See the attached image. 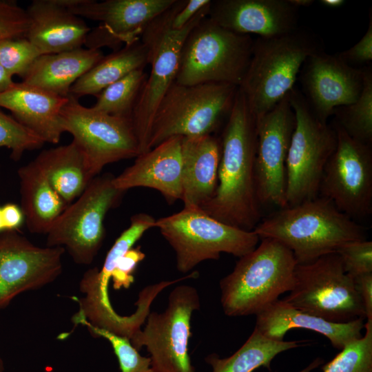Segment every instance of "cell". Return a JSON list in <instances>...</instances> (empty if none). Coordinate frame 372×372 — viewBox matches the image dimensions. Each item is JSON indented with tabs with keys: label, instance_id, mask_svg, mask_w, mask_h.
I'll return each instance as SVG.
<instances>
[{
	"label": "cell",
	"instance_id": "cell-23",
	"mask_svg": "<svg viewBox=\"0 0 372 372\" xmlns=\"http://www.w3.org/2000/svg\"><path fill=\"white\" fill-rule=\"evenodd\" d=\"M364 320L359 318L345 323L329 322L278 299L256 315L255 328L265 337L277 341H282L286 333L292 329L311 330L324 335L333 347L341 350L362 336Z\"/></svg>",
	"mask_w": 372,
	"mask_h": 372
},
{
	"label": "cell",
	"instance_id": "cell-12",
	"mask_svg": "<svg viewBox=\"0 0 372 372\" xmlns=\"http://www.w3.org/2000/svg\"><path fill=\"white\" fill-rule=\"evenodd\" d=\"M200 308L196 288L179 285L170 293L166 309L149 312L143 330L130 340L139 351L145 347L153 372H196L188 351L191 318Z\"/></svg>",
	"mask_w": 372,
	"mask_h": 372
},
{
	"label": "cell",
	"instance_id": "cell-24",
	"mask_svg": "<svg viewBox=\"0 0 372 372\" xmlns=\"http://www.w3.org/2000/svg\"><path fill=\"white\" fill-rule=\"evenodd\" d=\"M182 198L184 207H200L218 185L220 139L214 134L182 137Z\"/></svg>",
	"mask_w": 372,
	"mask_h": 372
},
{
	"label": "cell",
	"instance_id": "cell-6",
	"mask_svg": "<svg viewBox=\"0 0 372 372\" xmlns=\"http://www.w3.org/2000/svg\"><path fill=\"white\" fill-rule=\"evenodd\" d=\"M253 44L249 35L223 28L207 16L183 43L175 83H223L239 87L249 64Z\"/></svg>",
	"mask_w": 372,
	"mask_h": 372
},
{
	"label": "cell",
	"instance_id": "cell-49",
	"mask_svg": "<svg viewBox=\"0 0 372 372\" xmlns=\"http://www.w3.org/2000/svg\"><path fill=\"white\" fill-rule=\"evenodd\" d=\"M4 370H5L4 362L0 354V372H4Z\"/></svg>",
	"mask_w": 372,
	"mask_h": 372
},
{
	"label": "cell",
	"instance_id": "cell-30",
	"mask_svg": "<svg viewBox=\"0 0 372 372\" xmlns=\"http://www.w3.org/2000/svg\"><path fill=\"white\" fill-rule=\"evenodd\" d=\"M300 346L299 341L269 339L254 327L246 342L231 356L221 358L211 353L205 360L211 372H253L261 366L271 371V363L278 354Z\"/></svg>",
	"mask_w": 372,
	"mask_h": 372
},
{
	"label": "cell",
	"instance_id": "cell-40",
	"mask_svg": "<svg viewBox=\"0 0 372 372\" xmlns=\"http://www.w3.org/2000/svg\"><path fill=\"white\" fill-rule=\"evenodd\" d=\"M371 14V10H370L368 28L361 39L349 50L338 54L342 60L351 66L369 63L372 60Z\"/></svg>",
	"mask_w": 372,
	"mask_h": 372
},
{
	"label": "cell",
	"instance_id": "cell-43",
	"mask_svg": "<svg viewBox=\"0 0 372 372\" xmlns=\"http://www.w3.org/2000/svg\"><path fill=\"white\" fill-rule=\"evenodd\" d=\"M6 231H18L25 223L21 207L15 203H8L1 206Z\"/></svg>",
	"mask_w": 372,
	"mask_h": 372
},
{
	"label": "cell",
	"instance_id": "cell-42",
	"mask_svg": "<svg viewBox=\"0 0 372 372\" xmlns=\"http://www.w3.org/2000/svg\"><path fill=\"white\" fill-rule=\"evenodd\" d=\"M360 298L367 320H372V273L352 278Z\"/></svg>",
	"mask_w": 372,
	"mask_h": 372
},
{
	"label": "cell",
	"instance_id": "cell-10",
	"mask_svg": "<svg viewBox=\"0 0 372 372\" xmlns=\"http://www.w3.org/2000/svg\"><path fill=\"white\" fill-rule=\"evenodd\" d=\"M294 284L285 302L327 321L345 323L365 318L353 279L337 253L297 264Z\"/></svg>",
	"mask_w": 372,
	"mask_h": 372
},
{
	"label": "cell",
	"instance_id": "cell-11",
	"mask_svg": "<svg viewBox=\"0 0 372 372\" xmlns=\"http://www.w3.org/2000/svg\"><path fill=\"white\" fill-rule=\"evenodd\" d=\"M114 177L99 174L91 180L54 223L47 233V247H64L76 264L92 262L105 238V215L125 192L114 187Z\"/></svg>",
	"mask_w": 372,
	"mask_h": 372
},
{
	"label": "cell",
	"instance_id": "cell-44",
	"mask_svg": "<svg viewBox=\"0 0 372 372\" xmlns=\"http://www.w3.org/2000/svg\"><path fill=\"white\" fill-rule=\"evenodd\" d=\"M12 77L0 64V92L6 91L14 84Z\"/></svg>",
	"mask_w": 372,
	"mask_h": 372
},
{
	"label": "cell",
	"instance_id": "cell-39",
	"mask_svg": "<svg viewBox=\"0 0 372 372\" xmlns=\"http://www.w3.org/2000/svg\"><path fill=\"white\" fill-rule=\"evenodd\" d=\"M28 25L25 9L14 1L0 0V40L25 37Z\"/></svg>",
	"mask_w": 372,
	"mask_h": 372
},
{
	"label": "cell",
	"instance_id": "cell-32",
	"mask_svg": "<svg viewBox=\"0 0 372 372\" xmlns=\"http://www.w3.org/2000/svg\"><path fill=\"white\" fill-rule=\"evenodd\" d=\"M335 123L350 136L366 144L372 142V72L364 68V83L358 99L353 103L336 108Z\"/></svg>",
	"mask_w": 372,
	"mask_h": 372
},
{
	"label": "cell",
	"instance_id": "cell-45",
	"mask_svg": "<svg viewBox=\"0 0 372 372\" xmlns=\"http://www.w3.org/2000/svg\"><path fill=\"white\" fill-rule=\"evenodd\" d=\"M323 360L320 358H317L313 360L308 366L298 372H311L313 370L317 369L322 363Z\"/></svg>",
	"mask_w": 372,
	"mask_h": 372
},
{
	"label": "cell",
	"instance_id": "cell-27",
	"mask_svg": "<svg viewBox=\"0 0 372 372\" xmlns=\"http://www.w3.org/2000/svg\"><path fill=\"white\" fill-rule=\"evenodd\" d=\"M34 161L68 205L84 192L95 177L85 156L74 141L43 150Z\"/></svg>",
	"mask_w": 372,
	"mask_h": 372
},
{
	"label": "cell",
	"instance_id": "cell-36",
	"mask_svg": "<svg viewBox=\"0 0 372 372\" xmlns=\"http://www.w3.org/2000/svg\"><path fill=\"white\" fill-rule=\"evenodd\" d=\"M41 53L25 37L0 40V64L11 76L21 79Z\"/></svg>",
	"mask_w": 372,
	"mask_h": 372
},
{
	"label": "cell",
	"instance_id": "cell-4",
	"mask_svg": "<svg viewBox=\"0 0 372 372\" xmlns=\"http://www.w3.org/2000/svg\"><path fill=\"white\" fill-rule=\"evenodd\" d=\"M260 240L220 281L221 304L228 316H256L293 287L298 263L293 253L277 240Z\"/></svg>",
	"mask_w": 372,
	"mask_h": 372
},
{
	"label": "cell",
	"instance_id": "cell-19",
	"mask_svg": "<svg viewBox=\"0 0 372 372\" xmlns=\"http://www.w3.org/2000/svg\"><path fill=\"white\" fill-rule=\"evenodd\" d=\"M298 9L289 0H215L207 17L238 34L272 37L298 28Z\"/></svg>",
	"mask_w": 372,
	"mask_h": 372
},
{
	"label": "cell",
	"instance_id": "cell-46",
	"mask_svg": "<svg viewBox=\"0 0 372 372\" xmlns=\"http://www.w3.org/2000/svg\"><path fill=\"white\" fill-rule=\"evenodd\" d=\"M320 3L329 8H338L342 6L345 1L344 0H321Z\"/></svg>",
	"mask_w": 372,
	"mask_h": 372
},
{
	"label": "cell",
	"instance_id": "cell-15",
	"mask_svg": "<svg viewBox=\"0 0 372 372\" xmlns=\"http://www.w3.org/2000/svg\"><path fill=\"white\" fill-rule=\"evenodd\" d=\"M290 92L256 121L254 174L260 207H286V159L296 124Z\"/></svg>",
	"mask_w": 372,
	"mask_h": 372
},
{
	"label": "cell",
	"instance_id": "cell-41",
	"mask_svg": "<svg viewBox=\"0 0 372 372\" xmlns=\"http://www.w3.org/2000/svg\"><path fill=\"white\" fill-rule=\"evenodd\" d=\"M210 2V0H178L171 23L172 28L178 30L185 28Z\"/></svg>",
	"mask_w": 372,
	"mask_h": 372
},
{
	"label": "cell",
	"instance_id": "cell-38",
	"mask_svg": "<svg viewBox=\"0 0 372 372\" xmlns=\"http://www.w3.org/2000/svg\"><path fill=\"white\" fill-rule=\"evenodd\" d=\"M337 253L344 269L351 278L372 273V242L364 240L347 242Z\"/></svg>",
	"mask_w": 372,
	"mask_h": 372
},
{
	"label": "cell",
	"instance_id": "cell-18",
	"mask_svg": "<svg viewBox=\"0 0 372 372\" xmlns=\"http://www.w3.org/2000/svg\"><path fill=\"white\" fill-rule=\"evenodd\" d=\"M60 1L78 17L100 22L118 50L140 40L147 25L176 0Z\"/></svg>",
	"mask_w": 372,
	"mask_h": 372
},
{
	"label": "cell",
	"instance_id": "cell-13",
	"mask_svg": "<svg viewBox=\"0 0 372 372\" xmlns=\"http://www.w3.org/2000/svg\"><path fill=\"white\" fill-rule=\"evenodd\" d=\"M61 121L63 132L72 134L94 176L108 164L140 154L131 119L85 107L69 95L61 112Z\"/></svg>",
	"mask_w": 372,
	"mask_h": 372
},
{
	"label": "cell",
	"instance_id": "cell-28",
	"mask_svg": "<svg viewBox=\"0 0 372 372\" xmlns=\"http://www.w3.org/2000/svg\"><path fill=\"white\" fill-rule=\"evenodd\" d=\"M147 64V50L140 40L125 45L105 56L79 78L71 87L70 94L76 99L85 95L97 96L110 85L131 72L144 69Z\"/></svg>",
	"mask_w": 372,
	"mask_h": 372
},
{
	"label": "cell",
	"instance_id": "cell-7",
	"mask_svg": "<svg viewBox=\"0 0 372 372\" xmlns=\"http://www.w3.org/2000/svg\"><path fill=\"white\" fill-rule=\"evenodd\" d=\"M238 87L223 83H174L161 101L152 125L149 150L174 136L213 134L232 108Z\"/></svg>",
	"mask_w": 372,
	"mask_h": 372
},
{
	"label": "cell",
	"instance_id": "cell-47",
	"mask_svg": "<svg viewBox=\"0 0 372 372\" xmlns=\"http://www.w3.org/2000/svg\"><path fill=\"white\" fill-rule=\"evenodd\" d=\"M289 3L294 7H308L313 3V0H289Z\"/></svg>",
	"mask_w": 372,
	"mask_h": 372
},
{
	"label": "cell",
	"instance_id": "cell-26",
	"mask_svg": "<svg viewBox=\"0 0 372 372\" xmlns=\"http://www.w3.org/2000/svg\"><path fill=\"white\" fill-rule=\"evenodd\" d=\"M21 208L28 231L47 234L69 205L55 191L47 177L32 161L19 168Z\"/></svg>",
	"mask_w": 372,
	"mask_h": 372
},
{
	"label": "cell",
	"instance_id": "cell-35",
	"mask_svg": "<svg viewBox=\"0 0 372 372\" xmlns=\"http://www.w3.org/2000/svg\"><path fill=\"white\" fill-rule=\"evenodd\" d=\"M44 143L42 138L0 110V147L9 149L12 159L18 161L25 151L39 149Z\"/></svg>",
	"mask_w": 372,
	"mask_h": 372
},
{
	"label": "cell",
	"instance_id": "cell-2",
	"mask_svg": "<svg viewBox=\"0 0 372 372\" xmlns=\"http://www.w3.org/2000/svg\"><path fill=\"white\" fill-rule=\"evenodd\" d=\"M253 231L260 240L270 238L285 245L298 264L311 262L335 253L347 242L366 239L363 227L320 196L280 208Z\"/></svg>",
	"mask_w": 372,
	"mask_h": 372
},
{
	"label": "cell",
	"instance_id": "cell-25",
	"mask_svg": "<svg viewBox=\"0 0 372 372\" xmlns=\"http://www.w3.org/2000/svg\"><path fill=\"white\" fill-rule=\"evenodd\" d=\"M104 56L101 50L83 48L41 54L21 81L68 97L72 85Z\"/></svg>",
	"mask_w": 372,
	"mask_h": 372
},
{
	"label": "cell",
	"instance_id": "cell-33",
	"mask_svg": "<svg viewBox=\"0 0 372 372\" xmlns=\"http://www.w3.org/2000/svg\"><path fill=\"white\" fill-rule=\"evenodd\" d=\"M365 333L346 344L322 367V372H372V320L364 324Z\"/></svg>",
	"mask_w": 372,
	"mask_h": 372
},
{
	"label": "cell",
	"instance_id": "cell-37",
	"mask_svg": "<svg viewBox=\"0 0 372 372\" xmlns=\"http://www.w3.org/2000/svg\"><path fill=\"white\" fill-rule=\"evenodd\" d=\"M145 257L140 246L132 247L116 260L105 259L103 265L98 272V280L102 287H107L110 280L114 289H127L134 282L133 276L137 265Z\"/></svg>",
	"mask_w": 372,
	"mask_h": 372
},
{
	"label": "cell",
	"instance_id": "cell-3",
	"mask_svg": "<svg viewBox=\"0 0 372 372\" xmlns=\"http://www.w3.org/2000/svg\"><path fill=\"white\" fill-rule=\"evenodd\" d=\"M319 50L314 36L298 28L254 41L249 64L238 88L256 121L294 88L304 62Z\"/></svg>",
	"mask_w": 372,
	"mask_h": 372
},
{
	"label": "cell",
	"instance_id": "cell-21",
	"mask_svg": "<svg viewBox=\"0 0 372 372\" xmlns=\"http://www.w3.org/2000/svg\"><path fill=\"white\" fill-rule=\"evenodd\" d=\"M25 10L29 25L25 37L41 54L69 51L85 45L90 28L60 0H34Z\"/></svg>",
	"mask_w": 372,
	"mask_h": 372
},
{
	"label": "cell",
	"instance_id": "cell-1",
	"mask_svg": "<svg viewBox=\"0 0 372 372\" xmlns=\"http://www.w3.org/2000/svg\"><path fill=\"white\" fill-rule=\"evenodd\" d=\"M220 139L216 191L200 208L223 223L253 231L261 218L254 174L257 125L239 88Z\"/></svg>",
	"mask_w": 372,
	"mask_h": 372
},
{
	"label": "cell",
	"instance_id": "cell-8",
	"mask_svg": "<svg viewBox=\"0 0 372 372\" xmlns=\"http://www.w3.org/2000/svg\"><path fill=\"white\" fill-rule=\"evenodd\" d=\"M154 227L176 253V267L187 273L207 260H218L221 253L240 258L253 251L259 237L247 231L223 223L199 207H183L156 220Z\"/></svg>",
	"mask_w": 372,
	"mask_h": 372
},
{
	"label": "cell",
	"instance_id": "cell-9",
	"mask_svg": "<svg viewBox=\"0 0 372 372\" xmlns=\"http://www.w3.org/2000/svg\"><path fill=\"white\" fill-rule=\"evenodd\" d=\"M289 99L296 124L286 159V206L319 196L324 167L337 144L334 127L313 114L302 92L293 88Z\"/></svg>",
	"mask_w": 372,
	"mask_h": 372
},
{
	"label": "cell",
	"instance_id": "cell-16",
	"mask_svg": "<svg viewBox=\"0 0 372 372\" xmlns=\"http://www.w3.org/2000/svg\"><path fill=\"white\" fill-rule=\"evenodd\" d=\"M63 247H40L18 231L0 234V309L19 294L40 289L62 273Z\"/></svg>",
	"mask_w": 372,
	"mask_h": 372
},
{
	"label": "cell",
	"instance_id": "cell-22",
	"mask_svg": "<svg viewBox=\"0 0 372 372\" xmlns=\"http://www.w3.org/2000/svg\"><path fill=\"white\" fill-rule=\"evenodd\" d=\"M68 97L22 81L14 82L8 90L0 92V107L9 110L15 120L45 143L57 144L64 132L61 112Z\"/></svg>",
	"mask_w": 372,
	"mask_h": 372
},
{
	"label": "cell",
	"instance_id": "cell-17",
	"mask_svg": "<svg viewBox=\"0 0 372 372\" xmlns=\"http://www.w3.org/2000/svg\"><path fill=\"white\" fill-rule=\"evenodd\" d=\"M301 72L304 98L313 114L327 122L334 110L354 103L364 83V68L351 66L338 54L319 50L307 58Z\"/></svg>",
	"mask_w": 372,
	"mask_h": 372
},
{
	"label": "cell",
	"instance_id": "cell-29",
	"mask_svg": "<svg viewBox=\"0 0 372 372\" xmlns=\"http://www.w3.org/2000/svg\"><path fill=\"white\" fill-rule=\"evenodd\" d=\"M156 219L145 213H138L130 218V225L124 230L108 251L105 258L116 260L125 254L149 229L154 227ZM99 269L87 270L80 282V290L85 293L82 302L91 311L100 315H109L114 311L111 305L108 289L100 287L97 282Z\"/></svg>",
	"mask_w": 372,
	"mask_h": 372
},
{
	"label": "cell",
	"instance_id": "cell-20",
	"mask_svg": "<svg viewBox=\"0 0 372 372\" xmlns=\"http://www.w3.org/2000/svg\"><path fill=\"white\" fill-rule=\"evenodd\" d=\"M182 136L167 139L136 157L134 163L114 176L113 184L126 192L134 187L154 189L169 203L182 198Z\"/></svg>",
	"mask_w": 372,
	"mask_h": 372
},
{
	"label": "cell",
	"instance_id": "cell-48",
	"mask_svg": "<svg viewBox=\"0 0 372 372\" xmlns=\"http://www.w3.org/2000/svg\"><path fill=\"white\" fill-rule=\"evenodd\" d=\"M6 231L1 206H0V234Z\"/></svg>",
	"mask_w": 372,
	"mask_h": 372
},
{
	"label": "cell",
	"instance_id": "cell-14",
	"mask_svg": "<svg viewBox=\"0 0 372 372\" xmlns=\"http://www.w3.org/2000/svg\"><path fill=\"white\" fill-rule=\"evenodd\" d=\"M335 150L324 169L319 196L352 219L372 213L371 145L350 136L334 122Z\"/></svg>",
	"mask_w": 372,
	"mask_h": 372
},
{
	"label": "cell",
	"instance_id": "cell-34",
	"mask_svg": "<svg viewBox=\"0 0 372 372\" xmlns=\"http://www.w3.org/2000/svg\"><path fill=\"white\" fill-rule=\"evenodd\" d=\"M72 321L75 324L85 326L93 336L108 340L117 357L121 372H153L149 357L142 356L128 339L94 327L84 319H72Z\"/></svg>",
	"mask_w": 372,
	"mask_h": 372
},
{
	"label": "cell",
	"instance_id": "cell-31",
	"mask_svg": "<svg viewBox=\"0 0 372 372\" xmlns=\"http://www.w3.org/2000/svg\"><path fill=\"white\" fill-rule=\"evenodd\" d=\"M147 78V74L144 69L131 72L102 90L96 96L97 100L92 107L109 115L132 119L137 99Z\"/></svg>",
	"mask_w": 372,
	"mask_h": 372
},
{
	"label": "cell",
	"instance_id": "cell-5",
	"mask_svg": "<svg viewBox=\"0 0 372 372\" xmlns=\"http://www.w3.org/2000/svg\"><path fill=\"white\" fill-rule=\"evenodd\" d=\"M211 3V2H210ZM178 0L156 17L146 28L141 41L147 50L150 72L141 91L132 116V123L140 148V154L149 150V141L154 117L164 95L175 82L181 49L189 32L208 15L209 5L183 29L174 30L172 20Z\"/></svg>",
	"mask_w": 372,
	"mask_h": 372
}]
</instances>
